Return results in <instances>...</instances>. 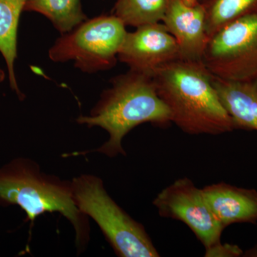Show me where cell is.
Here are the masks:
<instances>
[{"instance_id": "7c38bea8", "label": "cell", "mask_w": 257, "mask_h": 257, "mask_svg": "<svg viewBox=\"0 0 257 257\" xmlns=\"http://www.w3.org/2000/svg\"><path fill=\"white\" fill-rule=\"evenodd\" d=\"M26 0H0V53L6 62L10 87L20 99L23 94L19 88L15 64L18 57L19 21Z\"/></svg>"}, {"instance_id": "3957f363", "label": "cell", "mask_w": 257, "mask_h": 257, "mask_svg": "<svg viewBox=\"0 0 257 257\" xmlns=\"http://www.w3.org/2000/svg\"><path fill=\"white\" fill-rule=\"evenodd\" d=\"M0 204L18 205L32 224L46 213H59L73 228L78 252L87 248L89 218L74 204L71 180L44 172L35 161L19 158L0 168Z\"/></svg>"}, {"instance_id": "8992f818", "label": "cell", "mask_w": 257, "mask_h": 257, "mask_svg": "<svg viewBox=\"0 0 257 257\" xmlns=\"http://www.w3.org/2000/svg\"><path fill=\"white\" fill-rule=\"evenodd\" d=\"M202 62L211 74L229 80L257 76V13L235 20L209 37Z\"/></svg>"}, {"instance_id": "ac0fdd59", "label": "cell", "mask_w": 257, "mask_h": 257, "mask_svg": "<svg viewBox=\"0 0 257 257\" xmlns=\"http://www.w3.org/2000/svg\"><path fill=\"white\" fill-rule=\"evenodd\" d=\"M5 77H6L5 72L1 68V67H0V84H2V83L4 82Z\"/></svg>"}, {"instance_id": "30bf717a", "label": "cell", "mask_w": 257, "mask_h": 257, "mask_svg": "<svg viewBox=\"0 0 257 257\" xmlns=\"http://www.w3.org/2000/svg\"><path fill=\"white\" fill-rule=\"evenodd\" d=\"M211 211L223 228L257 222V191L219 182L202 188Z\"/></svg>"}, {"instance_id": "d6986e66", "label": "cell", "mask_w": 257, "mask_h": 257, "mask_svg": "<svg viewBox=\"0 0 257 257\" xmlns=\"http://www.w3.org/2000/svg\"><path fill=\"white\" fill-rule=\"evenodd\" d=\"M187 1L190 2V3H197V2H199V3H202L204 0H187Z\"/></svg>"}, {"instance_id": "ba28073f", "label": "cell", "mask_w": 257, "mask_h": 257, "mask_svg": "<svg viewBox=\"0 0 257 257\" xmlns=\"http://www.w3.org/2000/svg\"><path fill=\"white\" fill-rule=\"evenodd\" d=\"M177 59L178 45L162 23L127 32L118 53V60L126 64L130 70L150 77L161 67Z\"/></svg>"}, {"instance_id": "5bb4252c", "label": "cell", "mask_w": 257, "mask_h": 257, "mask_svg": "<svg viewBox=\"0 0 257 257\" xmlns=\"http://www.w3.org/2000/svg\"><path fill=\"white\" fill-rule=\"evenodd\" d=\"M168 0H116L111 14L125 26L138 28L162 23Z\"/></svg>"}, {"instance_id": "6da1fadb", "label": "cell", "mask_w": 257, "mask_h": 257, "mask_svg": "<svg viewBox=\"0 0 257 257\" xmlns=\"http://www.w3.org/2000/svg\"><path fill=\"white\" fill-rule=\"evenodd\" d=\"M172 123L191 135H219L235 128L202 60L177 59L152 76Z\"/></svg>"}, {"instance_id": "e0dca14e", "label": "cell", "mask_w": 257, "mask_h": 257, "mask_svg": "<svg viewBox=\"0 0 257 257\" xmlns=\"http://www.w3.org/2000/svg\"><path fill=\"white\" fill-rule=\"evenodd\" d=\"M243 256L257 257V243L252 248H249L243 253Z\"/></svg>"}, {"instance_id": "277c9868", "label": "cell", "mask_w": 257, "mask_h": 257, "mask_svg": "<svg viewBox=\"0 0 257 257\" xmlns=\"http://www.w3.org/2000/svg\"><path fill=\"white\" fill-rule=\"evenodd\" d=\"M71 182L74 204L97 224L117 256H160L145 226L115 202L100 177L82 174Z\"/></svg>"}, {"instance_id": "2e32d148", "label": "cell", "mask_w": 257, "mask_h": 257, "mask_svg": "<svg viewBox=\"0 0 257 257\" xmlns=\"http://www.w3.org/2000/svg\"><path fill=\"white\" fill-rule=\"evenodd\" d=\"M243 252L237 245L219 242L205 249L207 257H239L243 256Z\"/></svg>"}, {"instance_id": "9a60e30c", "label": "cell", "mask_w": 257, "mask_h": 257, "mask_svg": "<svg viewBox=\"0 0 257 257\" xmlns=\"http://www.w3.org/2000/svg\"><path fill=\"white\" fill-rule=\"evenodd\" d=\"M201 3L209 37L235 20L257 13V0H204Z\"/></svg>"}, {"instance_id": "7a4b0ae2", "label": "cell", "mask_w": 257, "mask_h": 257, "mask_svg": "<svg viewBox=\"0 0 257 257\" xmlns=\"http://www.w3.org/2000/svg\"><path fill=\"white\" fill-rule=\"evenodd\" d=\"M77 123L105 130L108 140L92 152L109 158L126 156L123 140L139 125L150 123L167 126L172 123L168 108L157 94L150 76L128 70L111 79L89 114L80 115Z\"/></svg>"}, {"instance_id": "8fae6325", "label": "cell", "mask_w": 257, "mask_h": 257, "mask_svg": "<svg viewBox=\"0 0 257 257\" xmlns=\"http://www.w3.org/2000/svg\"><path fill=\"white\" fill-rule=\"evenodd\" d=\"M213 84L236 130L257 131V76L229 80L211 74Z\"/></svg>"}, {"instance_id": "52a82bcc", "label": "cell", "mask_w": 257, "mask_h": 257, "mask_svg": "<svg viewBox=\"0 0 257 257\" xmlns=\"http://www.w3.org/2000/svg\"><path fill=\"white\" fill-rule=\"evenodd\" d=\"M153 205L162 217L180 221L192 230L205 249L220 242L224 228L211 211L202 189L184 177L167 186Z\"/></svg>"}, {"instance_id": "5b68a950", "label": "cell", "mask_w": 257, "mask_h": 257, "mask_svg": "<svg viewBox=\"0 0 257 257\" xmlns=\"http://www.w3.org/2000/svg\"><path fill=\"white\" fill-rule=\"evenodd\" d=\"M126 33V26L114 15L87 19L62 34L49 50V57L55 62L73 61L86 73L109 70L116 65Z\"/></svg>"}, {"instance_id": "9c48e42d", "label": "cell", "mask_w": 257, "mask_h": 257, "mask_svg": "<svg viewBox=\"0 0 257 257\" xmlns=\"http://www.w3.org/2000/svg\"><path fill=\"white\" fill-rule=\"evenodd\" d=\"M162 23L175 37L179 58L202 60L209 37L206 31L205 11L202 3L168 0Z\"/></svg>"}, {"instance_id": "4fadbf2b", "label": "cell", "mask_w": 257, "mask_h": 257, "mask_svg": "<svg viewBox=\"0 0 257 257\" xmlns=\"http://www.w3.org/2000/svg\"><path fill=\"white\" fill-rule=\"evenodd\" d=\"M25 11L43 15L61 34L71 31L87 20L81 0H26Z\"/></svg>"}]
</instances>
